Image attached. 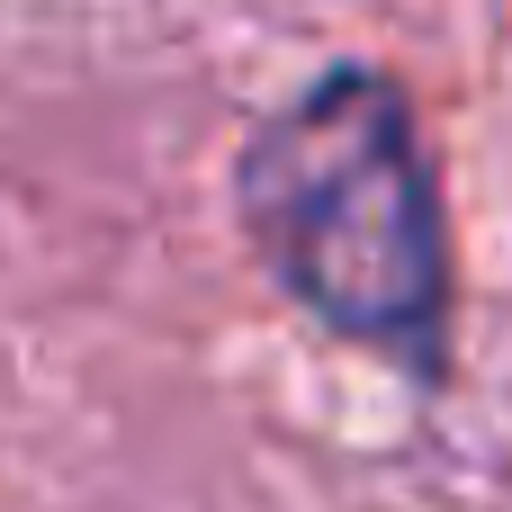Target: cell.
<instances>
[{
  "label": "cell",
  "mask_w": 512,
  "mask_h": 512,
  "mask_svg": "<svg viewBox=\"0 0 512 512\" xmlns=\"http://www.w3.org/2000/svg\"><path fill=\"white\" fill-rule=\"evenodd\" d=\"M234 225L270 288L414 387H450V198L423 108L378 63H324L234 153Z\"/></svg>",
  "instance_id": "obj_1"
}]
</instances>
